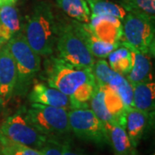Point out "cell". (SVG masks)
I'll list each match as a JSON object with an SVG mask.
<instances>
[{
    "instance_id": "13",
    "label": "cell",
    "mask_w": 155,
    "mask_h": 155,
    "mask_svg": "<svg viewBox=\"0 0 155 155\" xmlns=\"http://www.w3.org/2000/svg\"><path fill=\"white\" fill-rule=\"evenodd\" d=\"M153 120V115L136 110L133 107L127 109L125 116L124 128L134 147L136 148L138 147Z\"/></svg>"
},
{
    "instance_id": "25",
    "label": "cell",
    "mask_w": 155,
    "mask_h": 155,
    "mask_svg": "<svg viewBox=\"0 0 155 155\" xmlns=\"http://www.w3.org/2000/svg\"><path fill=\"white\" fill-rule=\"evenodd\" d=\"M40 151L41 155H63L64 140L48 138L44 146Z\"/></svg>"
},
{
    "instance_id": "17",
    "label": "cell",
    "mask_w": 155,
    "mask_h": 155,
    "mask_svg": "<svg viewBox=\"0 0 155 155\" xmlns=\"http://www.w3.org/2000/svg\"><path fill=\"white\" fill-rule=\"evenodd\" d=\"M78 28L81 34L84 41L88 47L91 54L95 59H105L107 58L111 52L117 48L120 45V42L116 43H109L103 41L98 38H97L93 34L91 33V29L89 28L88 23L78 22Z\"/></svg>"
},
{
    "instance_id": "12",
    "label": "cell",
    "mask_w": 155,
    "mask_h": 155,
    "mask_svg": "<svg viewBox=\"0 0 155 155\" xmlns=\"http://www.w3.org/2000/svg\"><path fill=\"white\" fill-rule=\"evenodd\" d=\"M88 26L97 38L109 43L120 42L122 36V21L110 16L91 17Z\"/></svg>"
},
{
    "instance_id": "4",
    "label": "cell",
    "mask_w": 155,
    "mask_h": 155,
    "mask_svg": "<svg viewBox=\"0 0 155 155\" xmlns=\"http://www.w3.org/2000/svg\"><path fill=\"white\" fill-rule=\"evenodd\" d=\"M55 47L60 58L75 67L91 69L96 61L78 30L76 21L58 22Z\"/></svg>"
},
{
    "instance_id": "14",
    "label": "cell",
    "mask_w": 155,
    "mask_h": 155,
    "mask_svg": "<svg viewBox=\"0 0 155 155\" xmlns=\"http://www.w3.org/2000/svg\"><path fill=\"white\" fill-rule=\"evenodd\" d=\"M123 45L126 46L127 48L130 50L132 54V57H133L132 69L126 76L127 81L130 83L131 85L142 83V82L152 81L153 76H152L151 57L127 45Z\"/></svg>"
},
{
    "instance_id": "10",
    "label": "cell",
    "mask_w": 155,
    "mask_h": 155,
    "mask_svg": "<svg viewBox=\"0 0 155 155\" xmlns=\"http://www.w3.org/2000/svg\"><path fill=\"white\" fill-rule=\"evenodd\" d=\"M17 67L6 44L0 48V99L5 104L13 95L17 84Z\"/></svg>"
},
{
    "instance_id": "24",
    "label": "cell",
    "mask_w": 155,
    "mask_h": 155,
    "mask_svg": "<svg viewBox=\"0 0 155 155\" xmlns=\"http://www.w3.org/2000/svg\"><path fill=\"white\" fill-rule=\"evenodd\" d=\"M0 155H41L40 150L7 140L0 135Z\"/></svg>"
},
{
    "instance_id": "22",
    "label": "cell",
    "mask_w": 155,
    "mask_h": 155,
    "mask_svg": "<svg viewBox=\"0 0 155 155\" xmlns=\"http://www.w3.org/2000/svg\"><path fill=\"white\" fill-rule=\"evenodd\" d=\"M86 2L91 11V17L110 16L122 21L127 14L122 5L108 0H86Z\"/></svg>"
},
{
    "instance_id": "18",
    "label": "cell",
    "mask_w": 155,
    "mask_h": 155,
    "mask_svg": "<svg viewBox=\"0 0 155 155\" xmlns=\"http://www.w3.org/2000/svg\"><path fill=\"white\" fill-rule=\"evenodd\" d=\"M114 155H139L127 137L125 128L118 123L105 127Z\"/></svg>"
},
{
    "instance_id": "6",
    "label": "cell",
    "mask_w": 155,
    "mask_h": 155,
    "mask_svg": "<svg viewBox=\"0 0 155 155\" xmlns=\"http://www.w3.org/2000/svg\"><path fill=\"white\" fill-rule=\"evenodd\" d=\"M122 20V43L153 57L154 22L134 12H127Z\"/></svg>"
},
{
    "instance_id": "8",
    "label": "cell",
    "mask_w": 155,
    "mask_h": 155,
    "mask_svg": "<svg viewBox=\"0 0 155 155\" xmlns=\"http://www.w3.org/2000/svg\"><path fill=\"white\" fill-rule=\"evenodd\" d=\"M0 135L11 141L37 150L42 148L48 139L28 122L24 107L6 118L0 126Z\"/></svg>"
},
{
    "instance_id": "19",
    "label": "cell",
    "mask_w": 155,
    "mask_h": 155,
    "mask_svg": "<svg viewBox=\"0 0 155 155\" xmlns=\"http://www.w3.org/2000/svg\"><path fill=\"white\" fill-rule=\"evenodd\" d=\"M104 91V101L106 110L118 124L124 127L125 116L127 109L124 105L120 95L112 89L105 84H98Z\"/></svg>"
},
{
    "instance_id": "23",
    "label": "cell",
    "mask_w": 155,
    "mask_h": 155,
    "mask_svg": "<svg viewBox=\"0 0 155 155\" xmlns=\"http://www.w3.org/2000/svg\"><path fill=\"white\" fill-rule=\"evenodd\" d=\"M122 6L127 12H134L154 22L155 0H122Z\"/></svg>"
},
{
    "instance_id": "20",
    "label": "cell",
    "mask_w": 155,
    "mask_h": 155,
    "mask_svg": "<svg viewBox=\"0 0 155 155\" xmlns=\"http://www.w3.org/2000/svg\"><path fill=\"white\" fill-rule=\"evenodd\" d=\"M109 59V66L117 73L122 76H127L132 69L133 66V57L130 50L126 46L121 45L111 52L107 57Z\"/></svg>"
},
{
    "instance_id": "26",
    "label": "cell",
    "mask_w": 155,
    "mask_h": 155,
    "mask_svg": "<svg viewBox=\"0 0 155 155\" xmlns=\"http://www.w3.org/2000/svg\"><path fill=\"white\" fill-rule=\"evenodd\" d=\"M63 155H86L84 153H80L75 151H72L69 143L67 141H64V151H63Z\"/></svg>"
},
{
    "instance_id": "16",
    "label": "cell",
    "mask_w": 155,
    "mask_h": 155,
    "mask_svg": "<svg viewBox=\"0 0 155 155\" xmlns=\"http://www.w3.org/2000/svg\"><path fill=\"white\" fill-rule=\"evenodd\" d=\"M133 104L132 107L149 115L154 116L155 84L152 81L142 82L132 85Z\"/></svg>"
},
{
    "instance_id": "27",
    "label": "cell",
    "mask_w": 155,
    "mask_h": 155,
    "mask_svg": "<svg viewBox=\"0 0 155 155\" xmlns=\"http://www.w3.org/2000/svg\"><path fill=\"white\" fill-rule=\"evenodd\" d=\"M17 0H0V6L2 5H14Z\"/></svg>"
},
{
    "instance_id": "1",
    "label": "cell",
    "mask_w": 155,
    "mask_h": 155,
    "mask_svg": "<svg viewBox=\"0 0 155 155\" xmlns=\"http://www.w3.org/2000/svg\"><path fill=\"white\" fill-rule=\"evenodd\" d=\"M58 22L51 6L38 2L28 16L24 35L31 48L40 56H49L54 52Z\"/></svg>"
},
{
    "instance_id": "5",
    "label": "cell",
    "mask_w": 155,
    "mask_h": 155,
    "mask_svg": "<svg viewBox=\"0 0 155 155\" xmlns=\"http://www.w3.org/2000/svg\"><path fill=\"white\" fill-rule=\"evenodd\" d=\"M25 116L34 127L47 138L61 140L71 133L68 110L63 108L31 104Z\"/></svg>"
},
{
    "instance_id": "2",
    "label": "cell",
    "mask_w": 155,
    "mask_h": 155,
    "mask_svg": "<svg viewBox=\"0 0 155 155\" xmlns=\"http://www.w3.org/2000/svg\"><path fill=\"white\" fill-rule=\"evenodd\" d=\"M6 46L17 67V84L13 93L23 97L28 93L35 78L41 70V56L31 48L24 34L21 32L13 36Z\"/></svg>"
},
{
    "instance_id": "21",
    "label": "cell",
    "mask_w": 155,
    "mask_h": 155,
    "mask_svg": "<svg viewBox=\"0 0 155 155\" xmlns=\"http://www.w3.org/2000/svg\"><path fill=\"white\" fill-rule=\"evenodd\" d=\"M57 5L77 22L89 23L91 21V11L86 0H57Z\"/></svg>"
},
{
    "instance_id": "3",
    "label": "cell",
    "mask_w": 155,
    "mask_h": 155,
    "mask_svg": "<svg viewBox=\"0 0 155 155\" xmlns=\"http://www.w3.org/2000/svg\"><path fill=\"white\" fill-rule=\"evenodd\" d=\"M44 78L48 84L71 97L84 84L95 77L89 68H79L60 57H51L45 62Z\"/></svg>"
},
{
    "instance_id": "11",
    "label": "cell",
    "mask_w": 155,
    "mask_h": 155,
    "mask_svg": "<svg viewBox=\"0 0 155 155\" xmlns=\"http://www.w3.org/2000/svg\"><path fill=\"white\" fill-rule=\"evenodd\" d=\"M28 99L31 104H40L52 107L63 108L67 110L72 109L70 97L44 83H36L34 84L28 94Z\"/></svg>"
},
{
    "instance_id": "28",
    "label": "cell",
    "mask_w": 155,
    "mask_h": 155,
    "mask_svg": "<svg viewBox=\"0 0 155 155\" xmlns=\"http://www.w3.org/2000/svg\"><path fill=\"white\" fill-rule=\"evenodd\" d=\"M3 104H4L3 101L0 99V113H1V110H2V108H3Z\"/></svg>"
},
{
    "instance_id": "29",
    "label": "cell",
    "mask_w": 155,
    "mask_h": 155,
    "mask_svg": "<svg viewBox=\"0 0 155 155\" xmlns=\"http://www.w3.org/2000/svg\"><path fill=\"white\" fill-rule=\"evenodd\" d=\"M3 43H2V42H1V41H0V48H1V47H2V46H3Z\"/></svg>"
},
{
    "instance_id": "15",
    "label": "cell",
    "mask_w": 155,
    "mask_h": 155,
    "mask_svg": "<svg viewBox=\"0 0 155 155\" xmlns=\"http://www.w3.org/2000/svg\"><path fill=\"white\" fill-rule=\"evenodd\" d=\"M21 20L17 9L14 5L0 6V41L6 44L13 36L20 32Z\"/></svg>"
},
{
    "instance_id": "9",
    "label": "cell",
    "mask_w": 155,
    "mask_h": 155,
    "mask_svg": "<svg viewBox=\"0 0 155 155\" xmlns=\"http://www.w3.org/2000/svg\"><path fill=\"white\" fill-rule=\"evenodd\" d=\"M97 84H105L114 89L120 95L126 109L133 104V87L125 76L113 71L104 59L95 61L91 68Z\"/></svg>"
},
{
    "instance_id": "7",
    "label": "cell",
    "mask_w": 155,
    "mask_h": 155,
    "mask_svg": "<svg viewBox=\"0 0 155 155\" xmlns=\"http://www.w3.org/2000/svg\"><path fill=\"white\" fill-rule=\"evenodd\" d=\"M71 132L78 138L91 142L98 147L110 144L104 123L87 107H78L68 110Z\"/></svg>"
}]
</instances>
